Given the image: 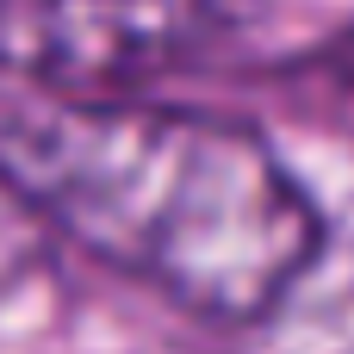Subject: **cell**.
<instances>
[{
  "instance_id": "1",
  "label": "cell",
  "mask_w": 354,
  "mask_h": 354,
  "mask_svg": "<svg viewBox=\"0 0 354 354\" xmlns=\"http://www.w3.org/2000/svg\"><path fill=\"white\" fill-rule=\"evenodd\" d=\"M0 180L199 317H274L317 243L292 168L218 112L56 100L0 118Z\"/></svg>"
},
{
  "instance_id": "2",
  "label": "cell",
  "mask_w": 354,
  "mask_h": 354,
  "mask_svg": "<svg viewBox=\"0 0 354 354\" xmlns=\"http://www.w3.org/2000/svg\"><path fill=\"white\" fill-rule=\"evenodd\" d=\"M243 0H0V68L68 100H106L180 68L236 25Z\"/></svg>"
}]
</instances>
